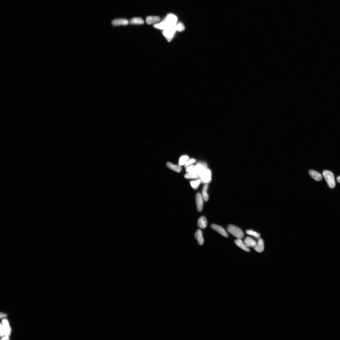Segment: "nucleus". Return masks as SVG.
<instances>
[{
  "mask_svg": "<svg viewBox=\"0 0 340 340\" xmlns=\"http://www.w3.org/2000/svg\"><path fill=\"white\" fill-rule=\"evenodd\" d=\"M322 173L329 187L331 189L334 188L335 186V182L334 176L333 173L331 171L327 170H325Z\"/></svg>",
  "mask_w": 340,
  "mask_h": 340,
  "instance_id": "1",
  "label": "nucleus"
},
{
  "mask_svg": "<svg viewBox=\"0 0 340 340\" xmlns=\"http://www.w3.org/2000/svg\"><path fill=\"white\" fill-rule=\"evenodd\" d=\"M228 232L236 238L239 239L243 238L244 234L241 230L235 226L230 225L228 226Z\"/></svg>",
  "mask_w": 340,
  "mask_h": 340,
  "instance_id": "2",
  "label": "nucleus"
},
{
  "mask_svg": "<svg viewBox=\"0 0 340 340\" xmlns=\"http://www.w3.org/2000/svg\"><path fill=\"white\" fill-rule=\"evenodd\" d=\"M176 25L170 26L163 32V34L166 40L169 42L171 41L176 31Z\"/></svg>",
  "mask_w": 340,
  "mask_h": 340,
  "instance_id": "3",
  "label": "nucleus"
},
{
  "mask_svg": "<svg viewBox=\"0 0 340 340\" xmlns=\"http://www.w3.org/2000/svg\"><path fill=\"white\" fill-rule=\"evenodd\" d=\"M199 178L202 182L205 183H210L211 180V173L210 170L206 169Z\"/></svg>",
  "mask_w": 340,
  "mask_h": 340,
  "instance_id": "4",
  "label": "nucleus"
},
{
  "mask_svg": "<svg viewBox=\"0 0 340 340\" xmlns=\"http://www.w3.org/2000/svg\"><path fill=\"white\" fill-rule=\"evenodd\" d=\"M177 20H178V18L175 15L173 14H170L166 17L165 21L167 24L168 27H169L170 26L176 25L177 24Z\"/></svg>",
  "mask_w": 340,
  "mask_h": 340,
  "instance_id": "5",
  "label": "nucleus"
},
{
  "mask_svg": "<svg viewBox=\"0 0 340 340\" xmlns=\"http://www.w3.org/2000/svg\"><path fill=\"white\" fill-rule=\"evenodd\" d=\"M211 227L212 229L215 230L225 238H228V233L222 227L215 224H212L211 225Z\"/></svg>",
  "mask_w": 340,
  "mask_h": 340,
  "instance_id": "6",
  "label": "nucleus"
},
{
  "mask_svg": "<svg viewBox=\"0 0 340 340\" xmlns=\"http://www.w3.org/2000/svg\"><path fill=\"white\" fill-rule=\"evenodd\" d=\"M203 196L200 193H197L196 196V202L197 211L200 212L203 209Z\"/></svg>",
  "mask_w": 340,
  "mask_h": 340,
  "instance_id": "7",
  "label": "nucleus"
},
{
  "mask_svg": "<svg viewBox=\"0 0 340 340\" xmlns=\"http://www.w3.org/2000/svg\"><path fill=\"white\" fill-rule=\"evenodd\" d=\"M244 244L247 247H254L256 246L257 243L252 238L247 236L244 240Z\"/></svg>",
  "mask_w": 340,
  "mask_h": 340,
  "instance_id": "8",
  "label": "nucleus"
},
{
  "mask_svg": "<svg viewBox=\"0 0 340 340\" xmlns=\"http://www.w3.org/2000/svg\"><path fill=\"white\" fill-rule=\"evenodd\" d=\"M195 237L197 241L200 245H202L204 243L202 232L200 229H198L195 234Z\"/></svg>",
  "mask_w": 340,
  "mask_h": 340,
  "instance_id": "9",
  "label": "nucleus"
},
{
  "mask_svg": "<svg viewBox=\"0 0 340 340\" xmlns=\"http://www.w3.org/2000/svg\"><path fill=\"white\" fill-rule=\"evenodd\" d=\"M309 173L311 178L316 181H320L322 179V176L320 173L313 170H310Z\"/></svg>",
  "mask_w": 340,
  "mask_h": 340,
  "instance_id": "10",
  "label": "nucleus"
},
{
  "mask_svg": "<svg viewBox=\"0 0 340 340\" xmlns=\"http://www.w3.org/2000/svg\"><path fill=\"white\" fill-rule=\"evenodd\" d=\"M254 248L257 252H263L264 250V243L263 240L260 238L258 239L256 245Z\"/></svg>",
  "mask_w": 340,
  "mask_h": 340,
  "instance_id": "11",
  "label": "nucleus"
},
{
  "mask_svg": "<svg viewBox=\"0 0 340 340\" xmlns=\"http://www.w3.org/2000/svg\"><path fill=\"white\" fill-rule=\"evenodd\" d=\"M197 225L201 229H204L206 228L207 225V222L206 218L203 216L201 217L198 219Z\"/></svg>",
  "mask_w": 340,
  "mask_h": 340,
  "instance_id": "12",
  "label": "nucleus"
},
{
  "mask_svg": "<svg viewBox=\"0 0 340 340\" xmlns=\"http://www.w3.org/2000/svg\"><path fill=\"white\" fill-rule=\"evenodd\" d=\"M129 23L128 20L125 19H120L113 20L112 23V25L118 26L120 25H127Z\"/></svg>",
  "mask_w": 340,
  "mask_h": 340,
  "instance_id": "13",
  "label": "nucleus"
},
{
  "mask_svg": "<svg viewBox=\"0 0 340 340\" xmlns=\"http://www.w3.org/2000/svg\"><path fill=\"white\" fill-rule=\"evenodd\" d=\"M235 243L237 246H238L243 250L247 252H250V250L249 248L247 247L246 246L245 244L243 243L241 239H236L235 241Z\"/></svg>",
  "mask_w": 340,
  "mask_h": 340,
  "instance_id": "14",
  "label": "nucleus"
},
{
  "mask_svg": "<svg viewBox=\"0 0 340 340\" xmlns=\"http://www.w3.org/2000/svg\"><path fill=\"white\" fill-rule=\"evenodd\" d=\"M160 18L157 16H149L147 17L146 22L148 25L157 23L160 20Z\"/></svg>",
  "mask_w": 340,
  "mask_h": 340,
  "instance_id": "15",
  "label": "nucleus"
},
{
  "mask_svg": "<svg viewBox=\"0 0 340 340\" xmlns=\"http://www.w3.org/2000/svg\"><path fill=\"white\" fill-rule=\"evenodd\" d=\"M167 166L169 168L179 173L182 171V168L180 165H173L171 162H168Z\"/></svg>",
  "mask_w": 340,
  "mask_h": 340,
  "instance_id": "16",
  "label": "nucleus"
},
{
  "mask_svg": "<svg viewBox=\"0 0 340 340\" xmlns=\"http://www.w3.org/2000/svg\"><path fill=\"white\" fill-rule=\"evenodd\" d=\"M3 326L4 328L5 335L6 336H8L10 334V329L8 321L6 319H3L2 321Z\"/></svg>",
  "mask_w": 340,
  "mask_h": 340,
  "instance_id": "17",
  "label": "nucleus"
},
{
  "mask_svg": "<svg viewBox=\"0 0 340 340\" xmlns=\"http://www.w3.org/2000/svg\"><path fill=\"white\" fill-rule=\"evenodd\" d=\"M154 27L157 29L160 30H164L166 29L168 27V26L167 24L165 21H162V22L157 24H156L154 25Z\"/></svg>",
  "mask_w": 340,
  "mask_h": 340,
  "instance_id": "18",
  "label": "nucleus"
},
{
  "mask_svg": "<svg viewBox=\"0 0 340 340\" xmlns=\"http://www.w3.org/2000/svg\"><path fill=\"white\" fill-rule=\"evenodd\" d=\"M130 23L132 24L141 25L144 23V21L140 18H134L130 20Z\"/></svg>",
  "mask_w": 340,
  "mask_h": 340,
  "instance_id": "19",
  "label": "nucleus"
},
{
  "mask_svg": "<svg viewBox=\"0 0 340 340\" xmlns=\"http://www.w3.org/2000/svg\"><path fill=\"white\" fill-rule=\"evenodd\" d=\"M208 185V184H205L203 189V197L204 200L205 202H207L208 199V196L207 193Z\"/></svg>",
  "mask_w": 340,
  "mask_h": 340,
  "instance_id": "20",
  "label": "nucleus"
},
{
  "mask_svg": "<svg viewBox=\"0 0 340 340\" xmlns=\"http://www.w3.org/2000/svg\"><path fill=\"white\" fill-rule=\"evenodd\" d=\"M246 233L247 234L252 236L254 237L257 239H258L260 238V234L256 232L253 231L252 230H247L246 231Z\"/></svg>",
  "mask_w": 340,
  "mask_h": 340,
  "instance_id": "21",
  "label": "nucleus"
},
{
  "mask_svg": "<svg viewBox=\"0 0 340 340\" xmlns=\"http://www.w3.org/2000/svg\"><path fill=\"white\" fill-rule=\"evenodd\" d=\"M189 159L188 156L184 155L180 157L179 160V165L180 166L185 165L188 160Z\"/></svg>",
  "mask_w": 340,
  "mask_h": 340,
  "instance_id": "22",
  "label": "nucleus"
},
{
  "mask_svg": "<svg viewBox=\"0 0 340 340\" xmlns=\"http://www.w3.org/2000/svg\"><path fill=\"white\" fill-rule=\"evenodd\" d=\"M184 177L186 179H196L199 177L196 173H187Z\"/></svg>",
  "mask_w": 340,
  "mask_h": 340,
  "instance_id": "23",
  "label": "nucleus"
},
{
  "mask_svg": "<svg viewBox=\"0 0 340 340\" xmlns=\"http://www.w3.org/2000/svg\"><path fill=\"white\" fill-rule=\"evenodd\" d=\"M201 182V180H197L191 182H190L191 185L194 189H196L199 186Z\"/></svg>",
  "mask_w": 340,
  "mask_h": 340,
  "instance_id": "24",
  "label": "nucleus"
},
{
  "mask_svg": "<svg viewBox=\"0 0 340 340\" xmlns=\"http://www.w3.org/2000/svg\"><path fill=\"white\" fill-rule=\"evenodd\" d=\"M176 31L181 32L185 30V27L182 23L180 22L176 24Z\"/></svg>",
  "mask_w": 340,
  "mask_h": 340,
  "instance_id": "25",
  "label": "nucleus"
},
{
  "mask_svg": "<svg viewBox=\"0 0 340 340\" xmlns=\"http://www.w3.org/2000/svg\"><path fill=\"white\" fill-rule=\"evenodd\" d=\"M196 161L195 159H189V160L187 161L186 163V164L184 165H185V167L186 168H187V167H189V166L192 165Z\"/></svg>",
  "mask_w": 340,
  "mask_h": 340,
  "instance_id": "26",
  "label": "nucleus"
},
{
  "mask_svg": "<svg viewBox=\"0 0 340 340\" xmlns=\"http://www.w3.org/2000/svg\"><path fill=\"white\" fill-rule=\"evenodd\" d=\"M194 166L193 165H191L186 168V172L187 173H193V171Z\"/></svg>",
  "mask_w": 340,
  "mask_h": 340,
  "instance_id": "27",
  "label": "nucleus"
},
{
  "mask_svg": "<svg viewBox=\"0 0 340 340\" xmlns=\"http://www.w3.org/2000/svg\"><path fill=\"white\" fill-rule=\"evenodd\" d=\"M1 337L3 336L4 334H5V330L4 328H3V325L1 324Z\"/></svg>",
  "mask_w": 340,
  "mask_h": 340,
  "instance_id": "28",
  "label": "nucleus"
},
{
  "mask_svg": "<svg viewBox=\"0 0 340 340\" xmlns=\"http://www.w3.org/2000/svg\"><path fill=\"white\" fill-rule=\"evenodd\" d=\"M6 315L5 314L3 313H1V317H6Z\"/></svg>",
  "mask_w": 340,
  "mask_h": 340,
  "instance_id": "29",
  "label": "nucleus"
},
{
  "mask_svg": "<svg viewBox=\"0 0 340 340\" xmlns=\"http://www.w3.org/2000/svg\"><path fill=\"white\" fill-rule=\"evenodd\" d=\"M337 180L338 182L339 183H340V176L337 177Z\"/></svg>",
  "mask_w": 340,
  "mask_h": 340,
  "instance_id": "30",
  "label": "nucleus"
},
{
  "mask_svg": "<svg viewBox=\"0 0 340 340\" xmlns=\"http://www.w3.org/2000/svg\"><path fill=\"white\" fill-rule=\"evenodd\" d=\"M2 340H8L9 339L8 336H6L5 337L3 338Z\"/></svg>",
  "mask_w": 340,
  "mask_h": 340,
  "instance_id": "31",
  "label": "nucleus"
}]
</instances>
